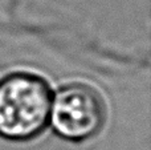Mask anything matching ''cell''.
<instances>
[{"label": "cell", "instance_id": "2", "mask_svg": "<svg viewBox=\"0 0 151 150\" xmlns=\"http://www.w3.org/2000/svg\"><path fill=\"white\" fill-rule=\"evenodd\" d=\"M105 122L106 104L90 85L72 82L53 94L49 125L63 140L85 142L101 132Z\"/></svg>", "mask_w": 151, "mask_h": 150}, {"label": "cell", "instance_id": "1", "mask_svg": "<svg viewBox=\"0 0 151 150\" xmlns=\"http://www.w3.org/2000/svg\"><path fill=\"white\" fill-rule=\"evenodd\" d=\"M53 93L45 79L15 72L0 80V137L12 142L37 138L49 125Z\"/></svg>", "mask_w": 151, "mask_h": 150}]
</instances>
